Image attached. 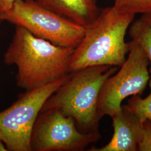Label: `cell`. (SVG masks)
<instances>
[{
  "label": "cell",
  "instance_id": "cell-15",
  "mask_svg": "<svg viewBox=\"0 0 151 151\" xmlns=\"http://www.w3.org/2000/svg\"><path fill=\"white\" fill-rule=\"evenodd\" d=\"M141 18L145 20L151 27V12L148 14H146L141 16Z\"/></svg>",
  "mask_w": 151,
  "mask_h": 151
},
{
  "label": "cell",
  "instance_id": "cell-16",
  "mask_svg": "<svg viewBox=\"0 0 151 151\" xmlns=\"http://www.w3.org/2000/svg\"><path fill=\"white\" fill-rule=\"evenodd\" d=\"M7 151V148L6 147L5 145L2 142V140L0 139V151Z\"/></svg>",
  "mask_w": 151,
  "mask_h": 151
},
{
  "label": "cell",
  "instance_id": "cell-8",
  "mask_svg": "<svg viewBox=\"0 0 151 151\" xmlns=\"http://www.w3.org/2000/svg\"><path fill=\"white\" fill-rule=\"evenodd\" d=\"M114 133L110 141L100 148L92 147L89 151H138L143 127L142 123L124 105L111 117Z\"/></svg>",
  "mask_w": 151,
  "mask_h": 151
},
{
  "label": "cell",
  "instance_id": "cell-9",
  "mask_svg": "<svg viewBox=\"0 0 151 151\" xmlns=\"http://www.w3.org/2000/svg\"><path fill=\"white\" fill-rule=\"evenodd\" d=\"M45 7L65 19L87 27L99 15L96 0H37Z\"/></svg>",
  "mask_w": 151,
  "mask_h": 151
},
{
  "label": "cell",
  "instance_id": "cell-7",
  "mask_svg": "<svg viewBox=\"0 0 151 151\" xmlns=\"http://www.w3.org/2000/svg\"><path fill=\"white\" fill-rule=\"evenodd\" d=\"M101 138L100 133H83L74 119L57 109L40 111L30 139L32 151H81Z\"/></svg>",
  "mask_w": 151,
  "mask_h": 151
},
{
  "label": "cell",
  "instance_id": "cell-5",
  "mask_svg": "<svg viewBox=\"0 0 151 151\" xmlns=\"http://www.w3.org/2000/svg\"><path fill=\"white\" fill-rule=\"evenodd\" d=\"M69 74L43 86L26 91L0 112V139L7 151H32L30 139L44 104L68 78Z\"/></svg>",
  "mask_w": 151,
  "mask_h": 151
},
{
  "label": "cell",
  "instance_id": "cell-14",
  "mask_svg": "<svg viewBox=\"0 0 151 151\" xmlns=\"http://www.w3.org/2000/svg\"><path fill=\"white\" fill-rule=\"evenodd\" d=\"M17 0H0V14L9 10Z\"/></svg>",
  "mask_w": 151,
  "mask_h": 151
},
{
  "label": "cell",
  "instance_id": "cell-12",
  "mask_svg": "<svg viewBox=\"0 0 151 151\" xmlns=\"http://www.w3.org/2000/svg\"><path fill=\"white\" fill-rule=\"evenodd\" d=\"M113 7L124 14L144 15L151 12V0H114Z\"/></svg>",
  "mask_w": 151,
  "mask_h": 151
},
{
  "label": "cell",
  "instance_id": "cell-4",
  "mask_svg": "<svg viewBox=\"0 0 151 151\" xmlns=\"http://www.w3.org/2000/svg\"><path fill=\"white\" fill-rule=\"evenodd\" d=\"M0 21L25 28L34 36L55 45L75 49L81 42L85 27L50 11L37 0H17L0 14Z\"/></svg>",
  "mask_w": 151,
  "mask_h": 151
},
{
  "label": "cell",
  "instance_id": "cell-10",
  "mask_svg": "<svg viewBox=\"0 0 151 151\" xmlns=\"http://www.w3.org/2000/svg\"><path fill=\"white\" fill-rule=\"evenodd\" d=\"M129 35L132 40L135 41L144 50L151 65V27L140 17L133 22L130 27Z\"/></svg>",
  "mask_w": 151,
  "mask_h": 151
},
{
  "label": "cell",
  "instance_id": "cell-2",
  "mask_svg": "<svg viewBox=\"0 0 151 151\" xmlns=\"http://www.w3.org/2000/svg\"><path fill=\"white\" fill-rule=\"evenodd\" d=\"M118 67L93 65L70 72L66 81L49 97L41 111L57 109L74 119L79 131L100 133L97 101L104 82Z\"/></svg>",
  "mask_w": 151,
  "mask_h": 151
},
{
  "label": "cell",
  "instance_id": "cell-3",
  "mask_svg": "<svg viewBox=\"0 0 151 151\" xmlns=\"http://www.w3.org/2000/svg\"><path fill=\"white\" fill-rule=\"evenodd\" d=\"M134 17L113 6L102 9L97 19L85 28L81 42L74 49L70 72L93 65L120 67L129 52L125 37Z\"/></svg>",
  "mask_w": 151,
  "mask_h": 151
},
{
  "label": "cell",
  "instance_id": "cell-11",
  "mask_svg": "<svg viewBox=\"0 0 151 151\" xmlns=\"http://www.w3.org/2000/svg\"><path fill=\"white\" fill-rule=\"evenodd\" d=\"M149 85L151 92L147 97L142 98L141 95H133L127 105H125L127 110L134 114L142 123L146 120H151V80Z\"/></svg>",
  "mask_w": 151,
  "mask_h": 151
},
{
  "label": "cell",
  "instance_id": "cell-1",
  "mask_svg": "<svg viewBox=\"0 0 151 151\" xmlns=\"http://www.w3.org/2000/svg\"><path fill=\"white\" fill-rule=\"evenodd\" d=\"M74 49L58 46L15 26L4 56L6 65H15L17 86L26 91L48 84L68 74Z\"/></svg>",
  "mask_w": 151,
  "mask_h": 151
},
{
  "label": "cell",
  "instance_id": "cell-6",
  "mask_svg": "<svg viewBox=\"0 0 151 151\" xmlns=\"http://www.w3.org/2000/svg\"><path fill=\"white\" fill-rule=\"evenodd\" d=\"M128 43L127 59L119 72L108 77L101 88L97 106L100 120L105 115L111 118L118 113L126 97L142 95L150 80V62L144 50L133 40Z\"/></svg>",
  "mask_w": 151,
  "mask_h": 151
},
{
  "label": "cell",
  "instance_id": "cell-13",
  "mask_svg": "<svg viewBox=\"0 0 151 151\" xmlns=\"http://www.w3.org/2000/svg\"><path fill=\"white\" fill-rule=\"evenodd\" d=\"M142 124L143 133L138 151H151V120H146Z\"/></svg>",
  "mask_w": 151,
  "mask_h": 151
}]
</instances>
